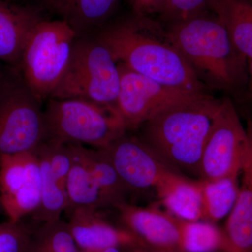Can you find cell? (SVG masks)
<instances>
[{
    "instance_id": "1",
    "label": "cell",
    "mask_w": 252,
    "mask_h": 252,
    "mask_svg": "<svg viewBox=\"0 0 252 252\" xmlns=\"http://www.w3.org/2000/svg\"><path fill=\"white\" fill-rule=\"evenodd\" d=\"M94 36L108 48L116 62L139 74L172 87L210 94L167 28L152 18L132 13L107 23Z\"/></svg>"
},
{
    "instance_id": "2",
    "label": "cell",
    "mask_w": 252,
    "mask_h": 252,
    "mask_svg": "<svg viewBox=\"0 0 252 252\" xmlns=\"http://www.w3.org/2000/svg\"><path fill=\"white\" fill-rule=\"evenodd\" d=\"M220 102L207 94L175 104L141 126L139 138L172 170L200 180L204 147Z\"/></svg>"
},
{
    "instance_id": "3",
    "label": "cell",
    "mask_w": 252,
    "mask_h": 252,
    "mask_svg": "<svg viewBox=\"0 0 252 252\" xmlns=\"http://www.w3.org/2000/svg\"><path fill=\"white\" fill-rule=\"evenodd\" d=\"M172 40L209 89L235 92L248 81V60L212 11L167 25Z\"/></svg>"
},
{
    "instance_id": "4",
    "label": "cell",
    "mask_w": 252,
    "mask_h": 252,
    "mask_svg": "<svg viewBox=\"0 0 252 252\" xmlns=\"http://www.w3.org/2000/svg\"><path fill=\"white\" fill-rule=\"evenodd\" d=\"M118 63L94 35L77 36L61 81L49 99H82L117 109Z\"/></svg>"
},
{
    "instance_id": "5",
    "label": "cell",
    "mask_w": 252,
    "mask_h": 252,
    "mask_svg": "<svg viewBox=\"0 0 252 252\" xmlns=\"http://www.w3.org/2000/svg\"><path fill=\"white\" fill-rule=\"evenodd\" d=\"M44 118L47 138L64 143L102 149L126 133L116 107L86 99H49Z\"/></svg>"
},
{
    "instance_id": "6",
    "label": "cell",
    "mask_w": 252,
    "mask_h": 252,
    "mask_svg": "<svg viewBox=\"0 0 252 252\" xmlns=\"http://www.w3.org/2000/svg\"><path fill=\"white\" fill-rule=\"evenodd\" d=\"M77 36L59 19H41L28 36L18 70L41 103L50 98L61 81Z\"/></svg>"
},
{
    "instance_id": "7",
    "label": "cell",
    "mask_w": 252,
    "mask_h": 252,
    "mask_svg": "<svg viewBox=\"0 0 252 252\" xmlns=\"http://www.w3.org/2000/svg\"><path fill=\"white\" fill-rule=\"evenodd\" d=\"M46 138L42 103L11 68L0 79V157L32 152Z\"/></svg>"
},
{
    "instance_id": "8",
    "label": "cell",
    "mask_w": 252,
    "mask_h": 252,
    "mask_svg": "<svg viewBox=\"0 0 252 252\" xmlns=\"http://www.w3.org/2000/svg\"><path fill=\"white\" fill-rule=\"evenodd\" d=\"M117 63L120 73L117 109L126 132L140 128L154 116L175 104L210 94L165 85Z\"/></svg>"
},
{
    "instance_id": "9",
    "label": "cell",
    "mask_w": 252,
    "mask_h": 252,
    "mask_svg": "<svg viewBox=\"0 0 252 252\" xmlns=\"http://www.w3.org/2000/svg\"><path fill=\"white\" fill-rule=\"evenodd\" d=\"M248 147L246 128L231 99H221L215 123L204 147L200 180L238 178Z\"/></svg>"
},
{
    "instance_id": "10",
    "label": "cell",
    "mask_w": 252,
    "mask_h": 252,
    "mask_svg": "<svg viewBox=\"0 0 252 252\" xmlns=\"http://www.w3.org/2000/svg\"><path fill=\"white\" fill-rule=\"evenodd\" d=\"M102 149L130 190L153 189L158 193L180 175L139 137L126 133Z\"/></svg>"
},
{
    "instance_id": "11",
    "label": "cell",
    "mask_w": 252,
    "mask_h": 252,
    "mask_svg": "<svg viewBox=\"0 0 252 252\" xmlns=\"http://www.w3.org/2000/svg\"><path fill=\"white\" fill-rule=\"evenodd\" d=\"M0 197L11 221L35 213L40 206L41 178L34 151L0 157Z\"/></svg>"
},
{
    "instance_id": "12",
    "label": "cell",
    "mask_w": 252,
    "mask_h": 252,
    "mask_svg": "<svg viewBox=\"0 0 252 252\" xmlns=\"http://www.w3.org/2000/svg\"><path fill=\"white\" fill-rule=\"evenodd\" d=\"M119 223L140 240L142 246L158 252H183L182 220L157 207L136 206L127 202L116 205Z\"/></svg>"
},
{
    "instance_id": "13",
    "label": "cell",
    "mask_w": 252,
    "mask_h": 252,
    "mask_svg": "<svg viewBox=\"0 0 252 252\" xmlns=\"http://www.w3.org/2000/svg\"><path fill=\"white\" fill-rule=\"evenodd\" d=\"M105 211L80 208L68 214V225L79 250L95 252L111 248L143 247L130 231L111 223Z\"/></svg>"
},
{
    "instance_id": "14",
    "label": "cell",
    "mask_w": 252,
    "mask_h": 252,
    "mask_svg": "<svg viewBox=\"0 0 252 252\" xmlns=\"http://www.w3.org/2000/svg\"><path fill=\"white\" fill-rule=\"evenodd\" d=\"M248 147L238 198L223 230L224 252H252V128L247 124Z\"/></svg>"
},
{
    "instance_id": "15",
    "label": "cell",
    "mask_w": 252,
    "mask_h": 252,
    "mask_svg": "<svg viewBox=\"0 0 252 252\" xmlns=\"http://www.w3.org/2000/svg\"><path fill=\"white\" fill-rule=\"evenodd\" d=\"M120 0H41L42 6L64 21L78 36H93L108 23Z\"/></svg>"
},
{
    "instance_id": "16",
    "label": "cell",
    "mask_w": 252,
    "mask_h": 252,
    "mask_svg": "<svg viewBox=\"0 0 252 252\" xmlns=\"http://www.w3.org/2000/svg\"><path fill=\"white\" fill-rule=\"evenodd\" d=\"M41 19L37 9L0 0V61L18 69L28 36Z\"/></svg>"
},
{
    "instance_id": "17",
    "label": "cell",
    "mask_w": 252,
    "mask_h": 252,
    "mask_svg": "<svg viewBox=\"0 0 252 252\" xmlns=\"http://www.w3.org/2000/svg\"><path fill=\"white\" fill-rule=\"evenodd\" d=\"M73 163L66 181V214L80 208L108 210L100 190L96 185L78 149V144H70Z\"/></svg>"
},
{
    "instance_id": "18",
    "label": "cell",
    "mask_w": 252,
    "mask_h": 252,
    "mask_svg": "<svg viewBox=\"0 0 252 252\" xmlns=\"http://www.w3.org/2000/svg\"><path fill=\"white\" fill-rule=\"evenodd\" d=\"M211 11L224 25L239 52L252 59V1L213 0Z\"/></svg>"
},
{
    "instance_id": "19",
    "label": "cell",
    "mask_w": 252,
    "mask_h": 252,
    "mask_svg": "<svg viewBox=\"0 0 252 252\" xmlns=\"http://www.w3.org/2000/svg\"><path fill=\"white\" fill-rule=\"evenodd\" d=\"M79 154L97 185L109 209L126 200L130 191L103 149L78 144Z\"/></svg>"
},
{
    "instance_id": "20",
    "label": "cell",
    "mask_w": 252,
    "mask_h": 252,
    "mask_svg": "<svg viewBox=\"0 0 252 252\" xmlns=\"http://www.w3.org/2000/svg\"><path fill=\"white\" fill-rule=\"evenodd\" d=\"M157 194L164 206L174 216L190 221L203 220L200 181L190 180L180 175Z\"/></svg>"
},
{
    "instance_id": "21",
    "label": "cell",
    "mask_w": 252,
    "mask_h": 252,
    "mask_svg": "<svg viewBox=\"0 0 252 252\" xmlns=\"http://www.w3.org/2000/svg\"><path fill=\"white\" fill-rule=\"evenodd\" d=\"M199 181L203 196V220L214 223L229 215L238 198V178Z\"/></svg>"
},
{
    "instance_id": "22",
    "label": "cell",
    "mask_w": 252,
    "mask_h": 252,
    "mask_svg": "<svg viewBox=\"0 0 252 252\" xmlns=\"http://www.w3.org/2000/svg\"><path fill=\"white\" fill-rule=\"evenodd\" d=\"M34 152L40 167L41 197L40 206L31 217L39 225L61 218L67 208V195L65 189L61 187L51 171L46 157L36 149Z\"/></svg>"
},
{
    "instance_id": "23",
    "label": "cell",
    "mask_w": 252,
    "mask_h": 252,
    "mask_svg": "<svg viewBox=\"0 0 252 252\" xmlns=\"http://www.w3.org/2000/svg\"><path fill=\"white\" fill-rule=\"evenodd\" d=\"M182 243L183 252L223 251V230L211 222L182 220Z\"/></svg>"
},
{
    "instance_id": "24",
    "label": "cell",
    "mask_w": 252,
    "mask_h": 252,
    "mask_svg": "<svg viewBox=\"0 0 252 252\" xmlns=\"http://www.w3.org/2000/svg\"><path fill=\"white\" fill-rule=\"evenodd\" d=\"M33 237L51 252H79L67 222L62 219L50 220L36 226Z\"/></svg>"
},
{
    "instance_id": "25",
    "label": "cell",
    "mask_w": 252,
    "mask_h": 252,
    "mask_svg": "<svg viewBox=\"0 0 252 252\" xmlns=\"http://www.w3.org/2000/svg\"><path fill=\"white\" fill-rule=\"evenodd\" d=\"M36 228L23 220L0 223V252H26Z\"/></svg>"
},
{
    "instance_id": "26",
    "label": "cell",
    "mask_w": 252,
    "mask_h": 252,
    "mask_svg": "<svg viewBox=\"0 0 252 252\" xmlns=\"http://www.w3.org/2000/svg\"><path fill=\"white\" fill-rule=\"evenodd\" d=\"M213 0H168L161 15L167 25L182 22L189 18L211 11Z\"/></svg>"
},
{
    "instance_id": "27",
    "label": "cell",
    "mask_w": 252,
    "mask_h": 252,
    "mask_svg": "<svg viewBox=\"0 0 252 252\" xmlns=\"http://www.w3.org/2000/svg\"><path fill=\"white\" fill-rule=\"evenodd\" d=\"M26 252H51L46 248L42 244L39 243L33 237L32 238L31 243L28 245Z\"/></svg>"
},
{
    "instance_id": "28",
    "label": "cell",
    "mask_w": 252,
    "mask_h": 252,
    "mask_svg": "<svg viewBox=\"0 0 252 252\" xmlns=\"http://www.w3.org/2000/svg\"><path fill=\"white\" fill-rule=\"evenodd\" d=\"M248 94L252 99V59L248 60Z\"/></svg>"
},
{
    "instance_id": "29",
    "label": "cell",
    "mask_w": 252,
    "mask_h": 252,
    "mask_svg": "<svg viewBox=\"0 0 252 252\" xmlns=\"http://www.w3.org/2000/svg\"><path fill=\"white\" fill-rule=\"evenodd\" d=\"M127 250L129 252H158L154 251V250H150L145 248V247L137 246L132 247V248H127Z\"/></svg>"
},
{
    "instance_id": "30",
    "label": "cell",
    "mask_w": 252,
    "mask_h": 252,
    "mask_svg": "<svg viewBox=\"0 0 252 252\" xmlns=\"http://www.w3.org/2000/svg\"><path fill=\"white\" fill-rule=\"evenodd\" d=\"M79 252H124V248H111L106 249V250H100V251L95 252L84 251V250H79Z\"/></svg>"
},
{
    "instance_id": "31",
    "label": "cell",
    "mask_w": 252,
    "mask_h": 252,
    "mask_svg": "<svg viewBox=\"0 0 252 252\" xmlns=\"http://www.w3.org/2000/svg\"><path fill=\"white\" fill-rule=\"evenodd\" d=\"M248 124H249V125L251 126V127H252V118H251V119H249Z\"/></svg>"
},
{
    "instance_id": "32",
    "label": "cell",
    "mask_w": 252,
    "mask_h": 252,
    "mask_svg": "<svg viewBox=\"0 0 252 252\" xmlns=\"http://www.w3.org/2000/svg\"><path fill=\"white\" fill-rule=\"evenodd\" d=\"M4 72H1V69H0V79L2 77L3 74H4Z\"/></svg>"
},
{
    "instance_id": "33",
    "label": "cell",
    "mask_w": 252,
    "mask_h": 252,
    "mask_svg": "<svg viewBox=\"0 0 252 252\" xmlns=\"http://www.w3.org/2000/svg\"><path fill=\"white\" fill-rule=\"evenodd\" d=\"M2 210V206H1V197H0V210Z\"/></svg>"
},
{
    "instance_id": "34",
    "label": "cell",
    "mask_w": 252,
    "mask_h": 252,
    "mask_svg": "<svg viewBox=\"0 0 252 252\" xmlns=\"http://www.w3.org/2000/svg\"><path fill=\"white\" fill-rule=\"evenodd\" d=\"M124 252H129L128 250H127V248L124 249Z\"/></svg>"
},
{
    "instance_id": "35",
    "label": "cell",
    "mask_w": 252,
    "mask_h": 252,
    "mask_svg": "<svg viewBox=\"0 0 252 252\" xmlns=\"http://www.w3.org/2000/svg\"><path fill=\"white\" fill-rule=\"evenodd\" d=\"M224 252L223 251H215V252Z\"/></svg>"
},
{
    "instance_id": "36",
    "label": "cell",
    "mask_w": 252,
    "mask_h": 252,
    "mask_svg": "<svg viewBox=\"0 0 252 252\" xmlns=\"http://www.w3.org/2000/svg\"><path fill=\"white\" fill-rule=\"evenodd\" d=\"M250 1H252V0H250Z\"/></svg>"
}]
</instances>
